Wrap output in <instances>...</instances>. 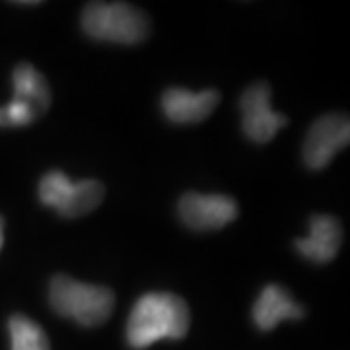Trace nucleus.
Masks as SVG:
<instances>
[{
    "instance_id": "f257e3e1",
    "label": "nucleus",
    "mask_w": 350,
    "mask_h": 350,
    "mask_svg": "<svg viewBox=\"0 0 350 350\" xmlns=\"http://www.w3.org/2000/svg\"><path fill=\"white\" fill-rule=\"evenodd\" d=\"M191 313L185 300L170 292H150L138 298L126 323V342L135 350L172 338L179 340L187 335Z\"/></svg>"
},
{
    "instance_id": "f03ea898",
    "label": "nucleus",
    "mask_w": 350,
    "mask_h": 350,
    "mask_svg": "<svg viewBox=\"0 0 350 350\" xmlns=\"http://www.w3.org/2000/svg\"><path fill=\"white\" fill-rule=\"evenodd\" d=\"M49 304L61 317H68L84 327H98L113 313L115 294L105 286L57 275L51 280Z\"/></svg>"
},
{
    "instance_id": "7ed1b4c3",
    "label": "nucleus",
    "mask_w": 350,
    "mask_h": 350,
    "mask_svg": "<svg viewBox=\"0 0 350 350\" xmlns=\"http://www.w3.org/2000/svg\"><path fill=\"white\" fill-rule=\"evenodd\" d=\"M82 29L98 41L137 45L150 33V20L126 2H90L82 12Z\"/></svg>"
},
{
    "instance_id": "20e7f679",
    "label": "nucleus",
    "mask_w": 350,
    "mask_h": 350,
    "mask_svg": "<svg viewBox=\"0 0 350 350\" xmlns=\"http://www.w3.org/2000/svg\"><path fill=\"white\" fill-rule=\"evenodd\" d=\"M105 195L103 183L96 179L70 181L63 172H49L39 181V200L64 218H78L98 208Z\"/></svg>"
},
{
    "instance_id": "39448f33",
    "label": "nucleus",
    "mask_w": 350,
    "mask_h": 350,
    "mask_svg": "<svg viewBox=\"0 0 350 350\" xmlns=\"http://www.w3.org/2000/svg\"><path fill=\"white\" fill-rule=\"evenodd\" d=\"M239 109L245 137L257 144L271 142L276 133L288 125L286 115L273 111L271 88L265 82H257L241 94Z\"/></svg>"
},
{
    "instance_id": "423d86ee",
    "label": "nucleus",
    "mask_w": 350,
    "mask_h": 350,
    "mask_svg": "<svg viewBox=\"0 0 350 350\" xmlns=\"http://www.w3.org/2000/svg\"><path fill=\"white\" fill-rule=\"evenodd\" d=\"M350 140V121L347 115H323L310 129L304 142V162L310 170H323Z\"/></svg>"
},
{
    "instance_id": "0eeeda50",
    "label": "nucleus",
    "mask_w": 350,
    "mask_h": 350,
    "mask_svg": "<svg viewBox=\"0 0 350 350\" xmlns=\"http://www.w3.org/2000/svg\"><path fill=\"white\" fill-rule=\"evenodd\" d=\"M177 213L181 222L197 232L220 230L238 218V202L228 195H200V193H185Z\"/></svg>"
},
{
    "instance_id": "6e6552de",
    "label": "nucleus",
    "mask_w": 350,
    "mask_h": 350,
    "mask_svg": "<svg viewBox=\"0 0 350 350\" xmlns=\"http://www.w3.org/2000/svg\"><path fill=\"white\" fill-rule=\"evenodd\" d=\"M220 101L216 90H202L193 94L183 88H170L162 96L163 115L177 125H191L208 119Z\"/></svg>"
},
{
    "instance_id": "1a4fd4ad",
    "label": "nucleus",
    "mask_w": 350,
    "mask_h": 350,
    "mask_svg": "<svg viewBox=\"0 0 350 350\" xmlns=\"http://www.w3.org/2000/svg\"><path fill=\"white\" fill-rule=\"evenodd\" d=\"M340 243L342 228L337 218L329 214H315L310 218V236L296 239L294 247L308 261L323 265L337 257Z\"/></svg>"
},
{
    "instance_id": "9d476101",
    "label": "nucleus",
    "mask_w": 350,
    "mask_h": 350,
    "mask_svg": "<svg viewBox=\"0 0 350 350\" xmlns=\"http://www.w3.org/2000/svg\"><path fill=\"white\" fill-rule=\"evenodd\" d=\"M304 315H306L304 306L290 296L286 288L278 284H269L262 288L251 310L253 323L261 331H273L284 319L300 321Z\"/></svg>"
},
{
    "instance_id": "9b49d317",
    "label": "nucleus",
    "mask_w": 350,
    "mask_h": 350,
    "mask_svg": "<svg viewBox=\"0 0 350 350\" xmlns=\"http://www.w3.org/2000/svg\"><path fill=\"white\" fill-rule=\"evenodd\" d=\"M14 100L27 105L36 117H41L49 109L51 90L45 76L39 72L36 66L22 63L14 68L12 72Z\"/></svg>"
},
{
    "instance_id": "f8f14e48",
    "label": "nucleus",
    "mask_w": 350,
    "mask_h": 350,
    "mask_svg": "<svg viewBox=\"0 0 350 350\" xmlns=\"http://www.w3.org/2000/svg\"><path fill=\"white\" fill-rule=\"evenodd\" d=\"M8 333L12 350H51L45 331L22 313H16L8 319Z\"/></svg>"
},
{
    "instance_id": "ddd939ff",
    "label": "nucleus",
    "mask_w": 350,
    "mask_h": 350,
    "mask_svg": "<svg viewBox=\"0 0 350 350\" xmlns=\"http://www.w3.org/2000/svg\"><path fill=\"white\" fill-rule=\"evenodd\" d=\"M36 119H38L36 113L16 100L0 107V126H27Z\"/></svg>"
},
{
    "instance_id": "4468645a",
    "label": "nucleus",
    "mask_w": 350,
    "mask_h": 350,
    "mask_svg": "<svg viewBox=\"0 0 350 350\" xmlns=\"http://www.w3.org/2000/svg\"><path fill=\"white\" fill-rule=\"evenodd\" d=\"M2 243H4V220L0 216V250H2Z\"/></svg>"
}]
</instances>
